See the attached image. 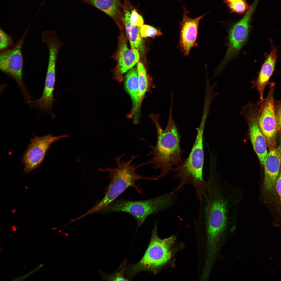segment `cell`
<instances>
[{
    "mask_svg": "<svg viewBox=\"0 0 281 281\" xmlns=\"http://www.w3.org/2000/svg\"><path fill=\"white\" fill-rule=\"evenodd\" d=\"M172 105H171L168 124L164 130L157 131V139L153 146L148 143L151 150L146 155L152 157L139 167L149 164L153 165L155 169H159L160 174L157 179L166 176L174 170L181 161L183 150L180 145V136L172 117Z\"/></svg>",
    "mask_w": 281,
    "mask_h": 281,
    "instance_id": "cell-1",
    "label": "cell"
},
{
    "mask_svg": "<svg viewBox=\"0 0 281 281\" xmlns=\"http://www.w3.org/2000/svg\"><path fill=\"white\" fill-rule=\"evenodd\" d=\"M124 155L123 154L114 158L117 165L116 167L98 169L101 172L109 173V175L107 177L110 178V182L105 189V195L103 198L96 205L83 214V216L104 210L130 187H133L138 193H142V189L136 184L137 181L140 179L156 180L155 176L152 177H145L139 175L136 172V170L138 167L136 166V164L132 165L131 163L140 155L136 156L133 155L129 160L121 161V158Z\"/></svg>",
    "mask_w": 281,
    "mask_h": 281,
    "instance_id": "cell-2",
    "label": "cell"
},
{
    "mask_svg": "<svg viewBox=\"0 0 281 281\" xmlns=\"http://www.w3.org/2000/svg\"><path fill=\"white\" fill-rule=\"evenodd\" d=\"M176 190L159 196L142 201L116 199L104 209L106 212H123L132 215L137 222V229L149 215L168 208L175 200Z\"/></svg>",
    "mask_w": 281,
    "mask_h": 281,
    "instance_id": "cell-3",
    "label": "cell"
},
{
    "mask_svg": "<svg viewBox=\"0 0 281 281\" xmlns=\"http://www.w3.org/2000/svg\"><path fill=\"white\" fill-rule=\"evenodd\" d=\"M176 240L174 236L162 239L157 234V224L154 225L148 247L141 259L137 263L129 266L128 273L133 277L143 271L156 273L171 258L172 247Z\"/></svg>",
    "mask_w": 281,
    "mask_h": 281,
    "instance_id": "cell-4",
    "label": "cell"
},
{
    "mask_svg": "<svg viewBox=\"0 0 281 281\" xmlns=\"http://www.w3.org/2000/svg\"><path fill=\"white\" fill-rule=\"evenodd\" d=\"M204 124L201 123L197 136L187 157L181 161L173 170L174 177L183 183L190 182L198 186L203 182L202 171L204 162L203 135Z\"/></svg>",
    "mask_w": 281,
    "mask_h": 281,
    "instance_id": "cell-5",
    "label": "cell"
},
{
    "mask_svg": "<svg viewBox=\"0 0 281 281\" xmlns=\"http://www.w3.org/2000/svg\"><path fill=\"white\" fill-rule=\"evenodd\" d=\"M28 31L27 30L12 47L1 52L0 69L16 82L21 90L25 103L29 104L33 98L29 94L23 81V59L22 53L23 44Z\"/></svg>",
    "mask_w": 281,
    "mask_h": 281,
    "instance_id": "cell-6",
    "label": "cell"
},
{
    "mask_svg": "<svg viewBox=\"0 0 281 281\" xmlns=\"http://www.w3.org/2000/svg\"><path fill=\"white\" fill-rule=\"evenodd\" d=\"M263 165L264 176L261 188L260 198L267 207H276L279 204L276 186L281 167V144L269 151Z\"/></svg>",
    "mask_w": 281,
    "mask_h": 281,
    "instance_id": "cell-7",
    "label": "cell"
},
{
    "mask_svg": "<svg viewBox=\"0 0 281 281\" xmlns=\"http://www.w3.org/2000/svg\"><path fill=\"white\" fill-rule=\"evenodd\" d=\"M254 7V5L252 4L242 18L230 27L227 52L222 61L216 69L215 74H219L227 63L237 55L247 40Z\"/></svg>",
    "mask_w": 281,
    "mask_h": 281,
    "instance_id": "cell-8",
    "label": "cell"
},
{
    "mask_svg": "<svg viewBox=\"0 0 281 281\" xmlns=\"http://www.w3.org/2000/svg\"><path fill=\"white\" fill-rule=\"evenodd\" d=\"M274 85L275 83L272 82L270 85L266 98L262 102H258L259 105L258 126L269 146L276 144V134L278 131L273 98Z\"/></svg>",
    "mask_w": 281,
    "mask_h": 281,
    "instance_id": "cell-9",
    "label": "cell"
},
{
    "mask_svg": "<svg viewBox=\"0 0 281 281\" xmlns=\"http://www.w3.org/2000/svg\"><path fill=\"white\" fill-rule=\"evenodd\" d=\"M69 136L68 135L55 136L50 134L42 137L34 136L30 140L21 159L24 165L23 172L27 174L39 167L44 161L51 144L62 138Z\"/></svg>",
    "mask_w": 281,
    "mask_h": 281,
    "instance_id": "cell-10",
    "label": "cell"
},
{
    "mask_svg": "<svg viewBox=\"0 0 281 281\" xmlns=\"http://www.w3.org/2000/svg\"><path fill=\"white\" fill-rule=\"evenodd\" d=\"M183 8L182 20L179 23L180 34L178 47L185 56H188L191 48L198 45L197 38L199 23L208 13L192 18L189 15V12L186 8L183 7Z\"/></svg>",
    "mask_w": 281,
    "mask_h": 281,
    "instance_id": "cell-11",
    "label": "cell"
},
{
    "mask_svg": "<svg viewBox=\"0 0 281 281\" xmlns=\"http://www.w3.org/2000/svg\"><path fill=\"white\" fill-rule=\"evenodd\" d=\"M113 57L117 62L114 72L115 78L121 82L123 80L124 73L138 62L139 56L137 49H128L126 38L121 34L119 37L117 50Z\"/></svg>",
    "mask_w": 281,
    "mask_h": 281,
    "instance_id": "cell-12",
    "label": "cell"
},
{
    "mask_svg": "<svg viewBox=\"0 0 281 281\" xmlns=\"http://www.w3.org/2000/svg\"><path fill=\"white\" fill-rule=\"evenodd\" d=\"M277 51V48L272 46L270 53L266 57L257 78L252 81V88L255 89L258 92L260 95L259 101L260 103L264 100L263 95L266 86L271 83L269 80L274 70Z\"/></svg>",
    "mask_w": 281,
    "mask_h": 281,
    "instance_id": "cell-13",
    "label": "cell"
},
{
    "mask_svg": "<svg viewBox=\"0 0 281 281\" xmlns=\"http://www.w3.org/2000/svg\"><path fill=\"white\" fill-rule=\"evenodd\" d=\"M122 21L125 26L126 33L129 40L131 49H137L142 53L144 52V46L140 32V27L132 25L131 23V14L128 10H124Z\"/></svg>",
    "mask_w": 281,
    "mask_h": 281,
    "instance_id": "cell-14",
    "label": "cell"
},
{
    "mask_svg": "<svg viewBox=\"0 0 281 281\" xmlns=\"http://www.w3.org/2000/svg\"><path fill=\"white\" fill-rule=\"evenodd\" d=\"M103 12L116 22L122 21L119 0H79Z\"/></svg>",
    "mask_w": 281,
    "mask_h": 281,
    "instance_id": "cell-15",
    "label": "cell"
},
{
    "mask_svg": "<svg viewBox=\"0 0 281 281\" xmlns=\"http://www.w3.org/2000/svg\"><path fill=\"white\" fill-rule=\"evenodd\" d=\"M125 85L133 103V108L129 116V117H131L138 109L139 86L137 67L132 68L128 72L125 78Z\"/></svg>",
    "mask_w": 281,
    "mask_h": 281,
    "instance_id": "cell-16",
    "label": "cell"
},
{
    "mask_svg": "<svg viewBox=\"0 0 281 281\" xmlns=\"http://www.w3.org/2000/svg\"><path fill=\"white\" fill-rule=\"evenodd\" d=\"M139 91L138 95V108L139 107L144 95L152 85V80L147 75L142 63L137 62Z\"/></svg>",
    "mask_w": 281,
    "mask_h": 281,
    "instance_id": "cell-17",
    "label": "cell"
},
{
    "mask_svg": "<svg viewBox=\"0 0 281 281\" xmlns=\"http://www.w3.org/2000/svg\"><path fill=\"white\" fill-rule=\"evenodd\" d=\"M231 12L241 15L246 14L251 8L252 5H249L246 0H239L233 3L227 4Z\"/></svg>",
    "mask_w": 281,
    "mask_h": 281,
    "instance_id": "cell-18",
    "label": "cell"
},
{
    "mask_svg": "<svg viewBox=\"0 0 281 281\" xmlns=\"http://www.w3.org/2000/svg\"><path fill=\"white\" fill-rule=\"evenodd\" d=\"M140 32L142 37L154 38L162 34L160 29L146 24H143L140 27Z\"/></svg>",
    "mask_w": 281,
    "mask_h": 281,
    "instance_id": "cell-19",
    "label": "cell"
},
{
    "mask_svg": "<svg viewBox=\"0 0 281 281\" xmlns=\"http://www.w3.org/2000/svg\"><path fill=\"white\" fill-rule=\"evenodd\" d=\"M14 44L12 37L0 29V50L1 52L12 47Z\"/></svg>",
    "mask_w": 281,
    "mask_h": 281,
    "instance_id": "cell-20",
    "label": "cell"
},
{
    "mask_svg": "<svg viewBox=\"0 0 281 281\" xmlns=\"http://www.w3.org/2000/svg\"><path fill=\"white\" fill-rule=\"evenodd\" d=\"M125 265V261L123 263L122 267L120 270L114 273L112 275H109L105 274L101 271H99V273L102 278L104 279L111 281H126L129 280L125 278L124 276V271Z\"/></svg>",
    "mask_w": 281,
    "mask_h": 281,
    "instance_id": "cell-21",
    "label": "cell"
},
{
    "mask_svg": "<svg viewBox=\"0 0 281 281\" xmlns=\"http://www.w3.org/2000/svg\"><path fill=\"white\" fill-rule=\"evenodd\" d=\"M131 24L133 25L141 27L143 24L144 20L142 17L135 9L132 11L130 17Z\"/></svg>",
    "mask_w": 281,
    "mask_h": 281,
    "instance_id": "cell-22",
    "label": "cell"
},
{
    "mask_svg": "<svg viewBox=\"0 0 281 281\" xmlns=\"http://www.w3.org/2000/svg\"><path fill=\"white\" fill-rule=\"evenodd\" d=\"M274 106L277 118L278 131L281 133V99L280 100L275 101Z\"/></svg>",
    "mask_w": 281,
    "mask_h": 281,
    "instance_id": "cell-23",
    "label": "cell"
},
{
    "mask_svg": "<svg viewBox=\"0 0 281 281\" xmlns=\"http://www.w3.org/2000/svg\"><path fill=\"white\" fill-rule=\"evenodd\" d=\"M276 190L281 208V167L276 184Z\"/></svg>",
    "mask_w": 281,
    "mask_h": 281,
    "instance_id": "cell-24",
    "label": "cell"
},
{
    "mask_svg": "<svg viewBox=\"0 0 281 281\" xmlns=\"http://www.w3.org/2000/svg\"><path fill=\"white\" fill-rule=\"evenodd\" d=\"M239 0H225L224 2L226 4L233 3Z\"/></svg>",
    "mask_w": 281,
    "mask_h": 281,
    "instance_id": "cell-25",
    "label": "cell"
}]
</instances>
